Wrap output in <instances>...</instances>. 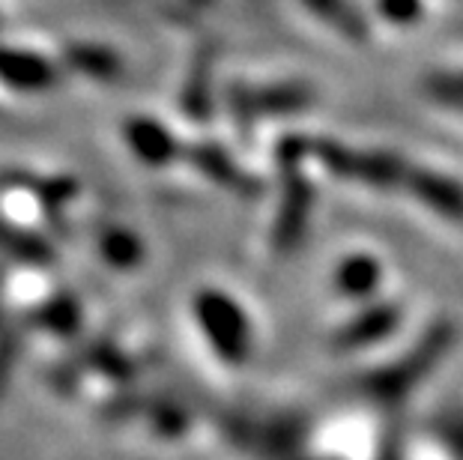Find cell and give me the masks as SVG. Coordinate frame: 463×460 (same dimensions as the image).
Segmentation results:
<instances>
[{
    "label": "cell",
    "mask_w": 463,
    "mask_h": 460,
    "mask_svg": "<svg viewBox=\"0 0 463 460\" xmlns=\"http://www.w3.org/2000/svg\"><path fill=\"white\" fill-rule=\"evenodd\" d=\"M99 254L111 269L132 272L144 263V242L126 228H108L99 237Z\"/></svg>",
    "instance_id": "9c48e42d"
},
{
    "label": "cell",
    "mask_w": 463,
    "mask_h": 460,
    "mask_svg": "<svg viewBox=\"0 0 463 460\" xmlns=\"http://www.w3.org/2000/svg\"><path fill=\"white\" fill-rule=\"evenodd\" d=\"M33 320L43 329L54 332V335H72L81 326V308H78V302L72 296H54L45 305H39Z\"/></svg>",
    "instance_id": "8fae6325"
},
{
    "label": "cell",
    "mask_w": 463,
    "mask_h": 460,
    "mask_svg": "<svg viewBox=\"0 0 463 460\" xmlns=\"http://www.w3.org/2000/svg\"><path fill=\"white\" fill-rule=\"evenodd\" d=\"M146 418H150V427L156 430L159 437H183L185 425H189V418L180 407L174 404H150L146 407Z\"/></svg>",
    "instance_id": "4fadbf2b"
},
{
    "label": "cell",
    "mask_w": 463,
    "mask_h": 460,
    "mask_svg": "<svg viewBox=\"0 0 463 460\" xmlns=\"http://www.w3.org/2000/svg\"><path fill=\"white\" fill-rule=\"evenodd\" d=\"M123 138L135 159L150 168H165L183 155V144L176 141V135L153 117H129L123 126Z\"/></svg>",
    "instance_id": "277c9868"
},
{
    "label": "cell",
    "mask_w": 463,
    "mask_h": 460,
    "mask_svg": "<svg viewBox=\"0 0 463 460\" xmlns=\"http://www.w3.org/2000/svg\"><path fill=\"white\" fill-rule=\"evenodd\" d=\"M311 153V141L302 135H288L279 144V164L284 171L279 219L272 228V246L279 254H293L308 233L311 219V183L305 180L302 162Z\"/></svg>",
    "instance_id": "7a4b0ae2"
},
{
    "label": "cell",
    "mask_w": 463,
    "mask_h": 460,
    "mask_svg": "<svg viewBox=\"0 0 463 460\" xmlns=\"http://www.w3.org/2000/svg\"><path fill=\"white\" fill-rule=\"evenodd\" d=\"M183 159H189L194 164V171H201L206 180L219 183L224 189H233L240 194H254L260 189L251 177H245L240 171V164H236L219 144H198V146H192V150H183Z\"/></svg>",
    "instance_id": "5b68a950"
},
{
    "label": "cell",
    "mask_w": 463,
    "mask_h": 460,
    "mask_svg": "<svg viewBox=\"0 0 463 460\" xmlns=\"http://www.w3.org/2000/svg\"><path fill=\"white\" fill-rule=\"evenodd\" d=\"M192 314L203 341L224 365L242 368L254 347V326L240 299L222 287H201L192 299Z\"/></svg>",
    "instance_id": "6da1fadb"
},
{
    "label": "cell",
    "mask_w": 463,
    "mask_h": 460,
    "mask_svg": "<svg viewBox=\"0 0 463 460\" xmlns=\"http://www.w3.org/2000/svg\"><path fill=\"white\" fill-rule=\"evenodd\" d=\"M383 13H386L392 22H410V18L419 13V6H416V0H383Z\"/></svg>",
    "instance_id": "5bb4252c"
},
{
    "label": "cell",
    "mask_w": 463,
    "mask_h": 460,
    "mask_svg": "<svg viewBox=\"0 0 463 460\" xmlns=\"http://www.w3.org/2000/svg\"><path fill=\"white\" fill-rule=\"evenodd\" d=\"M0 81H6L15 90L36 93L48 90L57 81V70L45 57L31 52H15V48H0Z\"/></svg>",
    "instance_id": "8992f818"
},
{
    "label": "cell",
    "mask_w": 463,
    "mask_h": 460,
    "mask_svg": "<svg viewBox=\"0 0 463 460\" xmlns=\"http://www.w3.org/2000/svg\"><path fill=\"white\" fill-rule=\"evenodd\" d=\"M383 278V263L371 254H347L335 269V290L344 299H368L377 293Z\"/></svg>",
    "instance_id": "ba28073f"
},
{
    "label": "cell",
    "mask_w": 463,
    "mask_h": 460,
    "mask_svg": "<svg viewBox=\"0 0 463 460\" xmlns=\"http://www.w3.org/2000/svg\"><path fill=\"white\" fill-rule=\"evenodd\" d=\"M0 251L24 263H45L52 258V249H48L45 239H39L33 233H27L6 221H0Z\"/></svg>",
    "instance_id": "30bf717a"
},
{
    "label": "cell",
    "mask_w": 463,
    "mask_h": 460,
    "mask_svg": "<svg viewBox=\"0 0 463 460\" xmlns=\"http://www.w3.org/2000/svg\"><path fill=\"white\" fill-rule=\"evenodd\" d=\"M69 61L78 72H84L87 78H105V81H111L120 72V61H117L114 52H108V48H93V45H78L69 52Z\"/></svg>",
    "instance_id": "7c38bea8"
},
{
    "label": "cell",
    "mask_w": 463,
    "mask_h": 460,
    "mask_svg": "<svg viewBox=\"0 0 463 460\" xmlns=\"http://www.w3.org/2000/svg\"><path fill=\"white\" fill-rule=\"evenodd\" d=\"M395 323H398V311L395 308H392V305H373L368 311H362L359 317L344 323V326L335 332L332 347L344 350V353L371 347V344H377L380 338H386L389 332L395 329Z\"/></svg>",
    "instance_id": "52a82bcc"
},
{
    "label": "cell",
    "mask_w": 463,
    "mask_h": 460,
    "mask_svg": "<svg viewBox=\"0 0 463 460\" xmlns=\"http://www.w3.org/2000/svg\"><path fill=\"white\" fill-rule=\"evenodd\" d=\"M311 105V90L305 84H269V87H236L233 108L242 120L260 114H293Z\"/></svg>",
    "instance_id": "3957f363"
}]
</instances>
